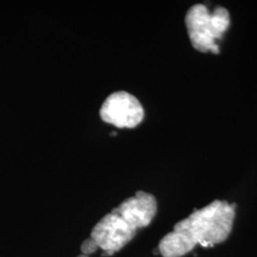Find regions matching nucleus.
I'll list each match as a JSON object with an SVG mask.
<instances>
[{"instance_id": "1", "label": "nucleus", "mask_w": 257, "mask_h": 257, "mask_svg": "<svg viewBox=\"0 0 257 257\" xmlns=\"http://www.w3.org/2000/svg\"><path fill=\"white\" fill-rule=\"evenodd\" d=\"M235 216V204L214 200L176 223L161 239L158 250L163 257H182L195 248L212 247L229 237Z\"/></svg>"}, {"instance_id": "2", "label": "nucleus", "mask_w": 257, "mask_h": 257, "mask_svg": "<svg viewBox=\"0 0 257 257\" xmlns=\"http://www.w3.org/2000/svg\"><path fill=\"white\" fill-rule=\"evenodd\" d=\"M157 211L156 197L138 191L98 221L91 232L98 248L118 251L135 237L138 229L145 228Z\"/></svg>"}, {"instance_id": "3", "label": "nucleus", "mask_w": 257, "mask_h": 257, "mask_svg": "<svg viewBox=\"0 0 257 257\" xmlns=\"http://www.w3.org/2000/svg\"><path fill=\"white\" fill-rule=\"evenodd\" d=\"M185 24L189 38L195 50L201 53L218 55L221 40L230 25L229 11L217 6L211 12L204 4H195L188 10Z\"/></svg>"}, {"instance_id": "4", "label": "nucleus", "mask_w": 257, "mask_h": 257, "mask_svg": "<svg viewBox=\"0 0 257 257\" xmlns=\"http://www.w3.org/2000/svg\"><path fill=\"white\" fill-rule=\"evenodd\" d=\"M100 116L118 128H135L144 118V109L135 95L120 91L112 92L103 102Z\"/></svg>"}, {"instance_id": "5", "label": "nucleus", "mask_w": 257, "mask_h": 257, "mask_svg": "<svg viewBox=\"0 0 257 257\" xmlns=\"http://www.w3.org/2000/svg\"><path fill=\"white\" fill-rule=\"evenodd\" d=\"M97 248H98V246L92 237L86 239L81 245V251L85 255H89L91 253H93Z\"/></svg>"}, {"instance_id": "6", "label": "nucleus", "mask_w": 257, "mask_h": 257, "mask_svg": "<svg viewBox=\"0 0 257 257\" xmlns=\"http://www.w3.org/2000/svg\"><path fill=\"white\" fill-rule=\"evenodd\" d=\"M77 257H89L88 255H85V254H81V255H78Z\"/></svg>"}]
</instances>
